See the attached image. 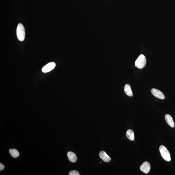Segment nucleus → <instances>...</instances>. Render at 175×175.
<instances>
[{
	"mask_svg": "<svg viewBox=\"0 0 175 175\" xmlns=\"http://www.w3.org/2000/svg\"><path fill=\"white\" fill-rule=\"evenodd\" d=\"M10 154L13 158H16L19 156L20 153L17 149H11L9 150Z\"/></svg>",
	"mask_w": 175,
	"mask_h": 175,
	"instance_id": "obj_12",
	"label": "nucleus"
},
{
	"mask_svg": "<svg viewBox=\"0 0 175 175\" xmlns=\"http://www.w3.org/2000/svg\"><path fill=\"white\" fill-rule=\"evenodd\" d=\"M16 34L18 38L20 41H24L25 39V28L23 24H19L18 25Z\"/></svg>",
	"mask_w": 175,
	"mask_h": 175,
	"instance_id": "obj_1",
	"label": "nucleus"
},
{
	"mask_svg": "<svg viewBox=\"0 0 175 175\" xmlns=\"http://www.w3.org/2000/svg\"><path fill=\"white\" fill-rule=\"evenodd\" d=\"M4 168H5V167L4 165L2 163H0V170H2L4 169Z\"/></svg>",
	"mask_w": 175,
	"mask_h": 175,
	"instance_id": "obj_14",
	"label": "nucleus"
},
{
	"mask_svg": "<svg viewBox=\"0 0 175 175\" xmlns=\"http://www.w3.org/2000/svg\"><path fill=\"white\" fill-rule=\"evenodd\" d=\"M159 150L162 157L165 160L167 161H170L171 157L170 153L166 147L163 145H161L159 147Z\"/></svg>",
	"mask_w": 175,
	"mask_h": 175,
	"instance_id": "obj_2",
	"label": "nucleus"
},
{
	"mask_svg": "<svg viewBox=\"0 0 175 175\" xmlns=\"http://www.w3.org/2000/svg\"><path fill=\"white\" fill-rule=\"evenodd\" d=\"M165 120L167 124L172 128H173L175 126L172 117L169 114H166L165 116Z\"/></svg>",
	"mask_w": 175,
	"mask_h": 175,
	"instance_id": "obj_8",
	"label": "nucleus"
},
{
	"mask_svg": "<svg viewBox=\"0 0 175 175\" xmlns=\"http://www.w3.org/2000/svg\"><path fill=\"white\" fill-rule=\"evenodd\" d=\"M99 156L100 158L103 161L108 162L111 160V158L104 151H101L99 153Z\"/></svg>",
	"mask_w": 175,
	"mask_h": 175,
	"instance_id": "obj_7",
	"label": "nucleus"
},
{
	"mask_svg": "<svg viewBox=\"0 0 175 175\" xmlns=\"http://www.w3.org/2000/svg\"><path fill=\"white\" fill-rule=\"evenodd\" d=\"M56 66V64L54 62L49 63L43 67L42 69V71L43 72L45 73L50 72L54 69Z\"/></svg>",
	"mask_w": 175,
	"mask_h": 175,
	"instance_id": "obj_4",
	"label": "nucleus"
},
{
	"mask_svg": "<svg viewBox=\"0 0 175 175\" xmlns=\"http://www.w3.org/2000/svg\"><path fill=\"white\" fill-rule=\"evenodd\" d=\"M150 169V164L147 161H145L143 163L140 167L141 170L146 174L148 173Z\"/></svg>",
	"mask_w": 175,
	"mask_h": 175,
	"instance_id": "obj_5",
	"label": "nucleus"
},
{
	"mask_svg": "<svg viewBox=\"0 0 175 175\" xmlns=\"http://www.w3.org/2000/svg\"><path fill=\"white\" fill-rule=\"evenodd\" d=\"M124 91L126 94L128 96L130 97L133 96L132 92L129 85L128 84L125 85L124 87Z\"/></svg>",
	"mask_w": 175,
	"mask_h": 175,
	"instance_id": "obj_10",
	"label": "nucleus"
},
{
	"mask_svg": "<svg viewBox=\"0 0 175 175\" xmlns=\"http://www.w3.org/2000/svg\"><path fill=\"white\" fill-rule=\"evenodd\" d=\"M146 63V59L145 56L141 55L135 62V66L139 69H142L145 66Z\"/></svg>",
	"mask_w": 175,
	"mask_h": 175,
	"instance_id": "obj_3",
	"label": "nucleus"
},
{
	"mask_svg": "<svg viewBox=\"0 0 175 175\" xmlns=\"http://www.w3.org/2000/svg\"><path fill=\"white\" fill-rule=\"evenodd\" d=\"M70 175H80V174L78 171L76 170H72L70 171L69 172Z\"/></svg>",
	"mask_w": 175,
	"mask_h": 175,
	"instance_id": "obj_13",
	"label": "nucleus"
},
{
	"mask_svg": "<svg viewBox=\"0 0 175 175\" xmlns=\"http://www.w3.org/2000/svg\"><path fill=\"white\" fill-rule=\"evenodd\" d=\"M68 157L69 160L71 162L74 163L77 160V157L75 154L71 151L68 153Z\"/></svg>",
	"mask_w": 175,
	"mask_h": 175,
	"instance_id": "obj_9",
	"label": "nucleus"
},
{
	"mask_svg": "<svg viewBox=\"0 0 175 175\" xmlns=\"http://www.w3.org/2000/svg\"><path fill=\"white\" fill-rule=\"evenodd\" d=\"M126 135L129 139L133 141L135 139L134 133L133 131L131 129H129L126 132Z\"/></svg>",
	"mask_w": 175,
	"mask_h": 175,
	"instance_id": "obj_11",
	"label": "nucleus"
},
{
	"mask_svg": "<svg viewBox=\"0 0 175 175\" xmlns=\"http://www.w3.org/2000/svg\"><path fill=\"white\" fill-rule=\"evenodd\" d=\"M151 92L153 95L156 98L161 100H163L165 98V96L163 93L157 89L154 88L152 89Z\"/></svg>",
	"mask_w": 175,
	"mask_h": 175,
	"instance_id": "obj_6",
	"label": "nucleus"
}]
</instances>
